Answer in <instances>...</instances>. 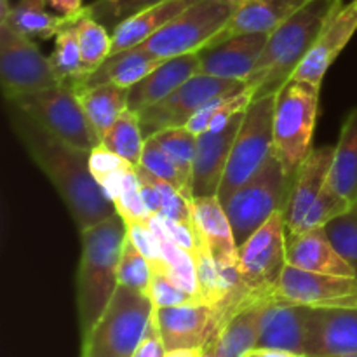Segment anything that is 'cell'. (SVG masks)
<instances>
[{
  "instance_id": "f35d334b",
  "label": "cell",
  "mask_w": 357,
  "mask_h": 357,
  "mask_svg": "<svg viewBox=\"0 0 357 357\" xmlns=\"http://www.w3.org/2000/svg\"><path fill=\"white\" fill-rule=\"evenodd\" d=\"M324 230L338 255L354 268L357 278V202L347 213L324 225Z\"/></svg>"
},
{
  "instance_id": "484cf974",
  "label": "cell",
  "mask_w": 357,
  "mask_h": 357,
  "mask_svg": "<svg viewBox=\"0 0 357 357\" xmlns=\"http://www.w3.org/2000/svg\"><path fill=\"white\" fill-rule=\"evenodd\" d=\"M162 61V58H157L142 45H136V47L110 54L103 65L98 66L94 72L87 73L79 82L70 84V86L75 91H80L86 87L101 86V84H117V86L129 89L143 77L149 75L152 70H155Z\"/></svg>"
},
{
  "instance_id": "9a60e30c",
  "label": "cell",
  "mask_w": 357,
  "mask_h": 357,
  "mask_svg": "<svg viewBox=\"0 0 357 357\" xmlns=\"http://www.w3.org/2000/svg\"><path fill=\"white\" fill-rule=\"evenodd\" d=\"M357 352V307H307V357Z\"/></svg>"
},
{
  "instance_id": "e575fe53",
  "label": "cell",
  "mask_w": 357,
  "mask_h": 357,
  "mask_svg": "<svg viewBox=\"0 0 357 357\" xmlns=\"http://www.w3.org/2000/svg\"><path fill=\"white\" fill-rule=\"evenodd\" d=\"M89 169L98 185L103 188L105 195L114 202L121 192L124 178L136 167L117 153L105 149L103 145H98L89 153Z\"/></svg>"
},
{
  "instance_id": "ba28073f",
  "label": "cell",
  "mask_w": 357,
  "mask_h": 357,
  "mask_svg": "<svg viewBox=\"0 0 357 357\" xmlns=\"http://www.w3.org/2000/svg\"><path fill=\"white\" fill-rule=\"evenodd\" d=\"M275 96L253 100L246 108L220 185L218 199L222 204L237 188L251 180L274 153Z\"/></svg>"
},
{
  "instance_id": "3957f363",
  "label": "cell",
  "mask_w": 357,
  "mask_h": 357,
  "mask_svg": "<svg viewBox=\"0 0 357 357\" xmlns=\"http://www.w3.org/2000/svg\"><path fill=\"white\" fill-rule=\"evenodd\" d=\"M126 236L128 230L121 215L80 232L82 253L77 272V312L82 338L93 331L117 291Z\"/></svg>"
},
{
  "instance_id": "7c38bea8",
  "label": "cell",
  "mask_w": 357,
  "mask_h": 357,
  "mask_svg": "<svg viewBox=\"0 0 357 357\" xmlns=\"http://www.w3.org/2000/svg\"><path fill=\"white\" fill-rule=\"evenodd\" d=\"M0 79L6 100L59 84L49 58L7 21H0Z\"/></svg>"
},
{
  "instance_id": "d4e9b609",
  "label": "cell",
  "mask_w": 357,
  "mask_h": 357,
  "mask_svg": "<svg viewBox=\"0 0 357 357\" xmlns=\"http://www.w3.org/2000/svg\"><path fill=\"white\" fill-rule=\"evenodd\" d=\"M305 2L307 0H250L244 6L237 7L229 23L209 45L244 33H272Z\"/></svg>"
},
{
  "instance_id": "f1b7e54d",
  "label": "cell",
  "mask_w": 357,
  "mask_h": 357,
  "mask_svg": "<svg viewBox=\"0 0 357 357\" xmlns=\"http://www.w3.org/2000/svg\"><path fill=\"white\" fill-rule=\"evenodd\" d=\"M326 187L352 204L357 202V108L342 126Z\"/></svg>"
},
{
  "instance_id": "52a82bcc",
  "label": "cell",
  "mask_w": 357,
  "mask_h": 357,
  "mask_svg": "<svg viewBox=\"0 0 357 357\" xmlns=\"http://www.w3.org/2000/svg\"><path fill=\"white\" fill-rule=\"evenodd\" d=\"M6 101L77 149L91 152L101 143V136L94 131L75 89L70 84H56Z\"/></svg>"
},
{
  "instance_id": "9f6ffc18",
  "label": "cell",
  "mask_w": 357,
  "mask_h": 357,
  "mask_svg": "<svg viewBox=\"0 0 357 357\" xmlns=\"http://www.w3.org/2000/svg\"><path fill=\"white\" fill-rule=\"evenodd\" d=\"M107 2H114V0H107Z\"/></svg>"
},
{
  "instance_id": "ee69618b",
  "label": "cell",
  "mask_w": 357,
  "mask_h": 357,
  "mask_svg": "<svg viewBox=\"0 0 357 357\" xmlns=\"http://www.w3.org/2000/svg\"><path fill=\"white\" fill-rule=\"evenodd\" d=\"M126 230H128V239L131 241V243L138 248L139 253L150 261V267L159 268L160 264H162L160 244L155 232L150 229L149 223L126 222Z\"/></svg>"
},
{
  "instance_id": "d590c367",
  "label": "cell",
  "mask_w": 357,
  "mask_h": 357,
  "mask_svg": "<svg viewBox=\"0 0 357 357\" xmlns=\"http://www.w3.org/2000/svg\"><path fill=\"white\" fill-rule=\"evenodd\" d=\"M145 169H149L150 173L155 174L160 180L167 181L169 185H173L180 194H183L188 201H194V192H192V185L185 180V176L181 174V171L178 169L176 164L173 162L169 155L166 153V150L159 145L153 138L145 139V146H143L142 153V164Z\"/></svg>"
},
{
  "instance_id": "5b68a950",
  "label": "cell",
  "mask_w": 357,
  "mask_h": 357,
  "mask_svg": "<svg viewBox=\"0 0 357 357\" xmlns=\"http://www.w3.org/2000/svg\"><path fill=\"white\" fill-rule=\"evenodd\" d=\"M319 94L321 84L291 79L275 96L274 153L293 176L312 152Z\"/></svg>"
},
{
  "instance_id": "bcb514c9",
  "label": "cell",
  "mask_w": 357,
  "mask_h": 357,
  "mask_svg": "<svg viewBox=\"0 0 357 357\" xmlns=\"http://www.w3.org/2000/svg\"><path fill=\"white\" fill-rule=\"evenodd\" d=\"M229 96H232V94H222V96L213 98V100H209L208 103L202 105V107L199 108L194 115H192V119L187 122V126H185V128H187L194 136H201L202 132L208 131L209 122H211L213 115L216 114V110H218L220 105H222L223 101H225V98H229Z\"/></svg>"
},
{
  "instance_id": "6da1fadb",
  "label": "cell",
  "mask_w": 357,
  "mask_h": 357,
  "mask_svg": "<svg viewBox=\"0 0 357 357\" xmlns=\"http://www.w3.org/2000/svg\"><path fill=\"white\" fill-rule=\"evenodd\" d=\"M7 115L28 155L54 185L79 232L117 215L114 202L91 174V152L59 139L14 105L7 103Z\"/></svg>"
},
{
  "instance_id": "f5cc1de1",
  "label": "cell",
  "mask_w": 357,
  "mask_h": 357,
  "mask_svg": "<svg viewBox=\"0 0 357 357\" xmlns=\"http://www.w3.org/2000/svg\"><path fill=\"white\" fill-rule=\"evenodd\" d=\"M225 2L232 3L234 7H241V6H244L246 2H250V0H225Z\"/></svg>"
},
{
  "instance_id": "603a6c76",
  "label": "cell",
  "mask_w": 357,
  "mask_h": 357,
  "mask_svg": "<svg viewBox=\"0 0 357 357\" xmlns=\"http://www.w3.org/2000/svg\"><path fill=\"white\" fill-rule=\"evenodd\" d=\"M286 258L289 265L303 271L356 278L354 268L338 255L324 227L286 234Z\"/></svg>"
},
{
  "instance_id": "d6986e66",
  "label": "cell",
  "mask_w": 357,
  "mask_h": 357,
  "mask_svg": "<svg viewBox=\"0 0 357 357\" xmlns=\"http://www.w3.org/2000/svg\"><path fill=\"white\" fill-rule=\"evenodd\" d=\"M194 230L199 239L209 248L218 267L230 278L237 274L239 246L236 243L232 223L216 195L195 197L192 201Z\"/></svg>"
},
{
  "instance_id": "1f68e13d",
  "label": "cell",
  "mask_w": 357,
  "mask_h": 357,
  "mask_svg": "<svg viewBox=\"0 0 357 357\" xmlns=\"http://www.w3.org/2000/svg\"><path fill=\"white\" fill-rule=\"evenodd\" d=\"M100 145L138 167L142 164V153L143 146H145V136H143L142 126H139L138 114L131 112L129 108L122 112L115 124L108 128L107 132L101 136Z\"/></svg>"
},
{
  "instance_id": "cb8c5ba5",
  "label": "cell",
  "mask_w": 357,
  "mask_h": 357,
  "mask_svg": "<svg viewBox=\"0 0 357 357\" xmlns=\"http://www.w3.org/2000/svg\"><path fill=\"white\" fill-rule=\"evenodd\" d=\"M271 296H255L230 314L204 352L213 357H244L257 347L261 310Z\"/></svg>"
},
{
  "instance_id": "2e32d148",
  "label": "cell",
  "mask_w": 357,
  "mask_h": 357,
  "mask_svg": "<svg viewBox=\"0 0 357 357\" xmlns=\"http://www.w3.org/2000/svg\"><path fill=\"white\" fill-rule=\"evenodd\" d=\"M268 33H244L199 51V73L248 82Z\"/></svg>"
},
{
  "instance_id": "816d5d0a",
  "label": "cell",
  "mask_w": 357,
  "mask_h": 357,
  "mask_svg": "<svg viewBox=\"0 0 357 357\" xmlns=\"http://www.w3.org/2000/svg\"><path fill=\"white\" fill-rule=\"evenodd\" d=\"M204 349H176V351H167L166 357H202Z\"/></svg>"
},
{
  "instance_id": "836d02e7",
  "label": "cell",
  "mask_w": 357,
  "mask_h": 357,
  "mask_svg": "<svg viewBox=\"0 0 357 357\" xmlns=\"http://www.w3.org/2000/svg\"><path fill=\"white\" fill-rule=\"evenodd\" d=\"M77 21L63 28L56 35L54 51L49 56V61H51V66L54 70L56 77H58L59 84H75L82 77H86L82 56H80L79 37H77Z\"/></svg>"
},
{
  "instance_id": "e0dca14e",
  "label": "cell",
  "mask_w": 357,
  "mask_h": 357,
  "mask_svg": "<svg viewBox=\"0 0 357 357\" xmlns=\"http://www.w3.org/2000/svg\"><path fill=\"white\" fill-rule=\"evenodd\" d=\"M246 112L237 115L223 131H206L197 136L195 146L194 174H192V192L194 197H218L220 185L229 164L230 152L237 138Z\"/></svg>"
},
{
  "instance_id": "d6a6232c",
  "label": "cell",
  "mask_w": 357,
  "mask_h": 357,
  "mask_svg": "<svg viewBox=\"0 0 357 357\" xmlns=\"http://www.w3.org/2000/svg\"><path fill=\"white\" fill-rule=\"evenodd\" d=\"M93 9V6L87 7L86 13L77 21V37L86 75L103 65L112 54V37L107 33L103 24L94 20Z\"/></svg>"
},
{
  "instance_id": "44dd1931",
  "label": "cell",
  "mask_w": 357,
  "mask_h": 357,
  "mask_svg": "<svg viewBox=\"0 0 357 357\" xmlns=\"http://www.w3.org/2000/svg\"><path fill=\"white\" fill-rule=\"evenodd\" d=\"M335 146H321L312 149L298 171L293 178L291 194H289L288 204L284 208V225L286 234L298 232L302 220L305 218L307 211L312 208L316 199L323 192L330 176L331 164H333Z\"/></svg>"
},
{
  "instance_id": "681fc988",
  "label": "cell",
  "mask_w": 357,
  "mask_h": 357,
  "mask_svg": "<svg viewBox=\"0 0 357 357\" xmlns=\"http://www.w3.org/2000/svg\"><path fill=\"white\" fill-rule=\"evenodd\" d=\"M244 357H305L295 354V352L279 351V349H265V347H255L250 352H246Z\"/></svg>"
},
{
  "instance_id": "4dcf8cb0",
  "label": "cell",
  "mask_w": 357,
  "mask_h": 357,
  "mask_svg": "<svg viewBox=\"0 0 357 357\" xmlns=\"http://www.w3.org/2000/svg\"><path fill=\"white\" fill-rule=\"evenodd\" d=\"M75 93L94 131L100 136L115 124L122 112L128 110V89L117 84H101Z\"/></svg>"
},
{
  "instance_id": "60d3db41",
  "label": "cell",
  "mask_w": 357,
  "mask_h": 357,
  "mask_svg": "<svg viewBox=\"0 0 357 357\" xmlns=\"http://www.w3.org/2000/svg\"><path fill=\"white\" fill-rule=\"evenodd\" d=\"M351 208L352 202H349L347 199L342 197L340 194H337V192H333L331 188H328L324 185L321 195L316 199L312 208L307 211L305 218L302 220V225H300L298 232H305V230L319 229V227L328 225L331 220L338 218V216L347 213Z\"/></svg>"
},
{
  "instance_id": "74e56055",
  "label": "cell",
  "mask_w": 357,
  "mask_h": 357,
  "mask_svg": "<svg viewBox=\"0 0 357 357\" xmlns=\"http://www.w3.org/2000/svg\"><path fill=\"white\" fill-rule=\"evenodd\" d=\"M150 281H152L150 261L139 253L138 248L126 236L121 264H119V286H126L129 289L149 295Z\"/></svg>"
},
{
  "instance_id": "c3c4849f",
  "label": "cell",
  "mask_w": 357,
  "mask_h": 357,
  "mask_svg": "<svg viewBox=\"0 0 357 357\" xmlns=\"http://www.w3.org/2000/svg\"><path fill=\"white\" fill-rule=\"evenodd\" d=\"M162 2H166V0H114V2L108 3H110V10L114 14V17L124 21L128 17L135 16V14L142 13V10L149 9V7H153Z\"/></svg>"
},
{
  "instance_id": "f6af8a7d",
  "label": "cell",
  "mask_w": 357,
  "mask_h": 357,
  "mask_svg": "<svg viewBox=\"0 0 357 357\" xmlns=\"http://www.w3.org/2000/svg\"><path fill=\"white\" fill-rule=\"evenodd\" d=\"M157 218H159L164 232H166L167 236L178 244V246L183 248V250L188 251L190 255L195 253V250H197L199 246V237L192 227L183 225V223L174 222V220L166 218V216H160V215H157Z\"/></svg>"
},
{
  "instance_id": "8d00e7d4",
  "label": "cell",
  "mask_w": 357,
  "mask_h": 357,
  "mask_svg": "<svg viewBox=\"0 0 357 357\" xmlns=\"http://www.w3.org/2000/svg\"><path fill=\"white\" fill-rule=\"evenodd\" d=\"M155 139L167 155L173 159L178 169L185 176V180L192 185V174H194V159L195 146H197V136L192 135L187 128H169L159 131L157 135L150 136Z\"/></svg>"
},
{
  "instance_id": "ab89813d",
  "label": "cell",
  "mask_w": 357,
  "mask_h": 357,
  "mask_svg": "<svg viewBox=\"0 0 357 357\" xmlns=\"http://www.w3.org/2000/svg\"><path fill=\"white\" fill-rule=\"evenodd\" d=\"M136 169L153 185V187L159 190L160 194V216H166V218L174 220V222H180L183 225H188L194 229V218H192V202L185 197L183 194L176 190L173 185H169L167 181L160 180L155 174L150 173L149 169H145L143 166H138Z\"/></svg>"
},
{
  "instance_id": "7bdbcfd3",
  "label": "cell",
  "mask_w": 357,
  "mask_h": 357,
  "mask_svg": "<svg viewBox=\"0 0 357 357\" xmlns=\"http://www.w3.org/2000/svg\"><path fill=\"white\" fill-rule=\"evenodd\" d=\"M149 296L153 302L155 309H164V307H178L188 305V303H204L195 296L188 295L181 288H178L164 272L152 268V281H150Z\"/></svg>"
},
{
  "instance_id": "f546056e",
  "label": "cell",
  "mask_w": 357,
  "mask_h": 357,
  "mask_svg": "<svg viewBox=\"0 0 357 357\" xmlns=\"http://www.w3.org/2000/svg\"><path fill=\"white\" fill-rule=\"evenodd\" d=\"M150 229L155 232L157 239L160 244V255H162V264L157 271L164 272L178 288H181L183 291H187L188 295L195 296L197 300L204 302L201 293V284H199L197 278V267H195L194 257H192L188 251H185L183 248L178 246L166 232H164L162 225H160L157 215H153L149 220Z\"/></svg>"
},
{
  "instance_id": "db71d44e",
  "label": "cell",
  "mask_w": 357,
  "mask_h": 357,
  "mask_svg": "<svg viewBox=\"0 0 357 357\" xmlns=\"http://www.w3.org/2000/svg\"><path fill=\"white\" fill-rule=\"evenodd\" d=\"M337 357H357V352L356 354H345V356H337Z\"/></svg>"
},
{
  "instance_id": "4316f807",
  "label": "cell",
  "mask_w": 357,
  "mask_h": 357,
  "mask_svg": "<svg viewBox=\"0 0 357 357\" xmlns=\"http://www.w3.org/2000/svg\"><path fill=\"white\" fill-rule=\"evenodd\" d=\"M195 2L197 0H166L117 23L112 33V54L143 44Z\"/></svg>"
},
{
  "instance_id": "7a4b0ae2",
  "label": "cell",
  "mask_w": 357,
  "mask_h": 357,
  "mask_svg": "<svg viewBox=\"0 0 357 357\" xmlns=\"http://www.w3.org/2000/svg\"><path fill=\"white\" fill-rule=\"evenodd\" d=\"M344 0H307L272 33L248 80L253 100L275 96L291 80L293 73L316 44Z\"/></svg>"
},
{
  "instance_id": "8fae6325",
  "label": "cell",
  "mask_w": 357,
  "mask_h": 357,
  "mask_svg": "<svg viewBox=\"0 0 357 357\" xmlns=\"http://www.w3.org/2000/svg\"><path fill=\"white\" fill-rule=\"evenodd\" d=\"M246 87L248 82H243V80L218 79V77L199 73L162 101L138 112L143 136L146 139L164 129L185 128L192 115L209 100L222 94L241 93Z\"/></svg>"
},
{
  "instance_id": "4fadbf2b",
  "label": "cell",
  "mask_w": 357,
  "mask_h": 357,
  "mask_svg": "<svg viewBox=\"0 0 357 357\" xmlns=\"http://www.w3.org/2000/svg\"><path fill=\"white\" fill-rule=\"evenodd\" d=\"M272 296L310 309L357 307V279L309 272L288 264Z\"/></svg>"
},
{
  "instance_id": "8992f818",
  "label": "cell",
  "mask_w": 357,
  "mask_h": 357,
  "mask_svg": "<svg viewBox=\"0 0 357 357\" xmlns=\"http://www.w3.org/2000/svg\"><path fill=\"white\" fill-rule=\"evenodd\" d=\"M293 178L275 153H272L265 166L223 202L237 246L260 229L275 211H284L291 194Z\"/></svg>"
},
{
  "instance_id": "11a10c76",
  "label": "cell",
  "mask_w": 357,
  "mask_h": 357,
  "mask_svg": "<svg viewBox=\"0 0 357 357\" xmlns=\"http://www.w3.org/2000/svg\"><path fill=\"white\" fill-rule=\"evenodd\" d=\"M202 357H213V356L208 354V352H204V354H202Z\"/></svg>"
},
{
  "instance_id": "ac0fdd59",
  "label": "cell",
  "mask_w": 357,
  "mask_h": 357,
  "mask_svg": "<svg viewBox=\"0 0 357 357\" xmlns=\"http://www.w3.org/2000/svg\"><path fill=\"white\" fill-rule=\"evenodd\" d=\"M357 31V0L344 3L293 73V80L323 84L324 75Z\"/></svg>"
},
{
  "instance_id": "83f0119b",
  "label": "cell",
  "mask_w": 357,
  "mask_h": 357,
  "mask_svg": "<svg viewBox=\"0 0 357 357\" xmlns=\"http://www.w3.org/2000/svg\"><path fill=\"white\" fill-rule=\"evenodd\" d=\"M45 3H49L47 0H17L9 9L7 16L0 21H7L14 30L23 33L24 37L47 40V38L56 37L63 28L75 23L87 10V7H82V10L77 14L56 16L45 10Z\"/></svg>"
},
{
  "instance_id": "5bb4252c",
  "label": "cell",
  "mask_w": 357,
  "mask_h": 357,
  "mask_svg": "<svg viewBox=\"0 0 357 357\" xmlns=\"http://www.w3.org/2000/svg\"><path fill=\"white\" fill-rule=\"evenodd\" d=\"M155 321L166 351L206 349L223 326L225 312L209 303H188L155 309Z\"/></svg>"
},
{
  "instance_id": "f907efd6",
  "label": "cell",
  "mask_w": 357,
  "mask_h": 357,
  "mask_svg": "<svg viewBox=\"0 0 357 357\" xmlns=\"http://www.w3.org/2000/svg\"><path fill=\"white\" fill-rule=\"evenodd\" d=\"M47 2L61 14H66V16L82 10V0H47Z\"/></svg>"
},
{
  "instance_id": "9c48e42d",
  "label": "cell",
  "mask_w": 357,
  "mask_h": 357,
  "mask_svg": "<svg viewBox=\"0 0 357 357\" xmlns=\"http://www.w3.org/2000/svg\"><path fill=\"white\" fill-rule=\"evenodd\" d=\"M236 9L225 0H197L139 45L162 59L199 52L211 44Z\"/></svg>"
},
{
  "instance_id": "30bf717a",
  "label": "cell",
  "mask_w": 357,
  "mask_h": 357,
  "mask_svg": "<svg viewBox=\"0 0 357 357\" xmlns=\"http://www.w3.org/2000/svg\"><path fill=\"white\" fill-rule=\"evenodd\" d=\"M286 265L284 213L275 211L239 246L237 274L250 291L272 295Z\"/></svg>"
},
{
  "instance_id": "7dc6e473",
  "label": "cell",
  "mask_w": 357,
  "mask_h": 357,
  "mask_svg": "<svg viewBox=\"0 0 357 357\" xmlns=\"http://www.w3.org/2000/svg\"><path fill=\"white\" fill-rule=\"evenodd\" d=\"M166 347H164L162 337H160L159 326L155 321V312H153L152 321L149 324L145 337H143L142 344H139L138 351L135 352L132 357H166Z\"/></svg>"
},
{
  "instance_id": "277c9868",
  "label": "cell",
  "mask_w": 357,
  "mask_h": 357,
  "mask_svg": "<svg viewBox=\"0 0 357 357\" xmlns=\"http://www.w3.org/2000/svg\"><path fill=\"white\" fill-rule=\"evenodd\" d=\"M153 312L155 305L149 295L119 286L96 326L82 338L80 357H132Z\"/></svg>"
},
{
  "instance_id": "7402d4cb",
  "label": "cell",
  "mask_w": 357,
  "mask_h": 357,
  "mask_svg": "<svg viewBox=\"0 0 357 357\" xmlns=\"http://www.w3.org/2000/svg\"><path fill=\"white\" fill-rule=\"evenodd\" d=\"M199 75V54L176 56L164 59L155 70L143 77L139 82L128 89V108L131 112H142L169 96L173 91L183 86L192 77Z\"/></svg>"
},
{
  "instance_id": "b9f144b4",
  "label": "cell",
  "mask_w": 357,
  "mask_h": 357,
  "mask_svg": "<svg viewBox=\"0 0 357 357\" xmlns=\"http://www.w3.org/2000/svg\"><path fill=\"white\" fill-rule=\"evenodd\" d=\"M114 206L117 209V215H121L124 222L149 223V220L153 216L143 202L142 183H139L136 169H132L124 178V183H122L119 195L115 197Z\"/></svg>"
},
{
  "instance_id": "ffe728a7",
  "label": "cell",
  "mask_w": 357,
  "mask_h": 357,
  "mask_svg": "<svg viewBox=\"0 0 357 357\" xmlns=\"http://www.w3.org/2000/svg\"><path fill=\"white\" fill-rule=\"evenodd\" d=\"M305 342L307 307L271 296L261 310L257 347L279 349L305 356Z\"/></svg>"
}]
</instances>
